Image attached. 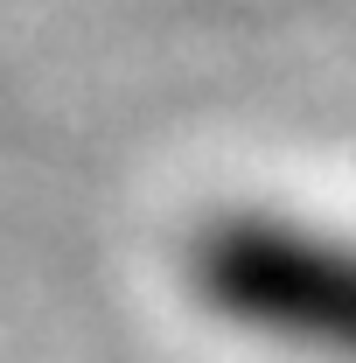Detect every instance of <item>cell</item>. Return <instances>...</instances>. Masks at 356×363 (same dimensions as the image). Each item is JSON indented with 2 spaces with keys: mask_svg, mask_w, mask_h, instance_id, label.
Instances as JSON below:
<instances>
[{
  "mask_svg": "<svg viewBox=\"0 0 356 363\" xmlns=\"http://www.w3.org/2000/svg\"><path fill=\"white\" fill-rule=\"evenodd\" d=\"M189 286L217 321L259 342L321 363H356L350 230H321L287 210H223L189 238Z\"/></svg>",
  "mask_w": 356,
  "mask_h": 363,
  "instance_id": "6da1fadb",
  "label": "cell"
}]
</instances>
